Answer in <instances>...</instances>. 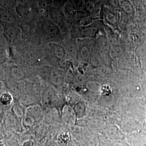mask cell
Segmentation results:
<instances>
[{
	"mask_svg": "<svg viewBox=\"0 0 146 146\" xmlns=\"http://www.w3.org/2000/svg\"><path fill=\"white\" fill-rule=\"evenodd\" d=\"M22 22L21 18L15 9L0 8V23L3 26L16 25Z\"/></svg>",
	"mask_w": 146,
	"mask_h": 146,
	"instance_id": "6da1fadb",
	"label": "cell"
},
{
	"mask_svg": "<svg viewBox=\"0 0 146 146\" xmlns=\"http://www.w3.org/2000/svg\"><path fill=\"white\" fill-rule=\"evenodd\" d=\"M101 93L103 95H110L111 93V89L110 86L108 85H104L102 86L101 89Z\"/></svg>",
	"mask_w": 146,
	"mask_h": 146,
	"instance_id": "7a4b0ae2",
	"label": "cell"
}]
</instances>
